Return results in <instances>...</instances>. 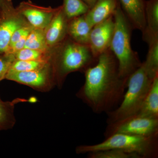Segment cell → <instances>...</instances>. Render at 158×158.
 Masks as SVG:
<instances>
[{
    "label": "cell",
    "instance_id": "d6986e66",
    "mask_svg": "<svg viewBox=\"0 0 158 158\" xmlns=\"http://www.w3.org/2000/svg\"><path fill=\"white\" fill-rule=\"evenodd\" d=\"M62 7L69 20L86 14L90 9L83 0H63Z\"/></svg>",
    "mask_w": 158,
    "mask_h": 158
},
{
    "label": "cell",
    "instance_id": "ac0fdd59",
    "mask_svg": "<svg viewBox=\"0 0 158 158\" xmlns=\"http://www.w3.org/2000/svg\"><path fill=\"white\" fill-rule=\"evenodd\" d=\"M24 48L49 52L52 50L50 49L47 44L44 30L33 27L27 37Z\"/></svg>",
    "mask_w": 158,
    "mask_h": 158
},
{
    "label": "cell",
    "instance_id": "6da1fadb",
    "mask_svg": "<svg viewBox=\"0 0 158 158\" xmlns=\"http://www.w3.org/2000/svg\"><path fill=\"white\" fill-rule=\"evenodd\" d=\"M84 73L85 83L77 92V97L97 114L115 109L123 98L128 79L120 76L117 59L110 49Z\"/></svg>",
    "mask_w": 158,
    "mask_h": 158
},
{
    "label": "cell",
    "instance_id": "2e32d148",
    "mask_svg": "<svg viewBox=\"0 0 158 158\" xmlns=\"http://www.w3.org/2000/svg\"><path fill=\"white\" fill-rule=\"evenodd\" d=\"M136 115L158 118V75L154 79L149 92Z\"/></svg>",
    "mask_w": 158,
    "mask_h": 158
},
{
    "label": "cell",
    "instance_id": "3957f363",
    "mask_svg": "<svg viewBox=\"0 0 158 158\" xmlns=\"http://www.w3.org/2000/svg\"><path fill=\"white\" fill-rule=\"evenodd\" d=\"M113 17L115 27L109 49L117 59L120 76L128 79L142 62L138 53L132 48L131 38L134 29L120 4Z\"/></svg>",
    "mask_w": 158,
    "mask_h": 158
},
{
    "label": "cell",
    "instance_id": "4fadbf2b",
    "mask_svg": "<svg viewBox=\"0 0 158 158\" xmlns=\"http://www.w3.org/2000/svg\"><path fill=\"white\" fill-rule=\"evenodd\" d=\"M119 5L118 0H97L93 7L85 14V17L93 27L95 25L113 16Z\"/></svg>",
    "mask_w": 158,
    "mask_h": 158
},
{
    "label": "cell",
    "instance_id": "7a4b0ae2",
    "mask_svg": "<svg viewBox=\"0 0 158 158\" xmlns=\"http://www.w3.org/2000/svg\"><path fill=\"white\" fill-rule=\"evenodd\" d=\"M97 60L89 45L78 43L67 36L55 48L52 59L56 86L61 89L69 74L77 71L84 73Z\"/></svg>",
    "mask_w": 158,
    "mask_h": 158
},
{
    "label": "cell",
    "instance_id": "30bf717a",
    "mask_svg": "<svg viewBox=\"0 0 158 158\" xmlns=\"http://www.w3.org/2000/svg\"><path fill=\"white\" fill-rule=\"evenodd\" d=\"M59 7L53 9L52 7H41L28 1L20 3L16 9L33 27L44 30Z\"/></svg>",
    "mask_w": 158,
    "mask_h": 158
},
{
    "label": "cell",
    "instance_id": "e0dca14e",
    "mask_svg": "<svg viewBox=\"0 0 158 158\" xmlns=\"http://www.w3.org/2000/svg\"><path fill=\"white\" fill-rule=\"evenodd\" d=\"M29 100L16 98L11 101H4L0 97V131L12 128L16 123L14 114L15 106Z\"/></svg>",
    "mask_w": 158,
    "mask_h": 158
},
{
    "label": "cell",
    "instance_id": "8fae6325",
    "mask_svg": "<svg viewBox=\"0 0 158 158\" xmlns=\"http://www.w3.org/2000/svg\"><path fill=\"white\" fill-rule=\"evenodd\" d=\"M69 19L59 6L50 23L44 30L47 44L50 49L59 45L67 37Z\"/></svg>",
    "mask_w": 158,
    "mask_h": 158
},
{
    "label": "cell",
    "instance_id": "9a60e30c",
    "mask_svg": "<svg viewBox=\"0 0 158 158\" xmlns=\"http://www.w3.org/2000/svg\"><path fill=\"white\" fill-rule=\"evenodd\" d=\"M85 14L69 20L67 36L78 43L89 45L92 27L86 19Z\"/></svg>",
    "mask_w": 158,
    "mask_h": 158
},
{
    "label": "cell",
    "instance_id": "603a6c76",
    "mask_svg": "<svg viewBox=\"0 0 158 158\" xmlns=\"http://www.w3.org/2000/svg\"><path fill=\"white\" fill-rule=\"evenodd\" d=\"M87 155L89 158H141L135 154L115 149L100 151Z\"/></svg>",
    "mask_w": 158,
    "mask_h": 158
},
{
    "label": "cell",
    "instance_id": "5bb4252c",
    "mask_svg": "<svg viewBox=\"0 0 158 158\" xmlns=\"http://www.w3.org/2000/svg\"><path fill=\"white\" fill-rule=\"evenodd\" d=\"M146 27L142 33L148 45L158 39V0L145 1Z\"/></svg>",
    "mask_w": 158,
    "mask_h": 158
},
{
    "label": "cell",
    "instance_id": "7c38bea8",
    "mask_svg": "<svg viewBox=\"0 0 158 158\" xmlns=\"http://www.w3.org/2000/svg\"><path fill=\"white\" fill-rule=\"evenodd\" d=\"M121 9L133 29L144 32L146 27L145 1L118 0Z\"/></svg>",
    "mask_w": 158,
    "mask_h": 158
},
{
    "label": "cell",
    "instance_id": "277c9868",
    "mask_svg": "<svg viewBox=\"0 0 158 158\" xmlns=\"http://www.w3.org/2000/svg\"><path fill=\"white\" fill-rule=\"evenodd\" d=\"M154 78L150 77L144 63L142 62L141 66L128 78L127 89L120 105L106 113L108 124L136 115L149 92Z\"/></svg>",
    "mask_w": 158,
    "mask_h": 158
},
{
    "label": "cell",
    "instance_id": "8992f818",
    "mask_svg": "<svg viewBox=\"0 0 158 158\" xmlns=\"http://www.w3.org/2000/svg\"><path fill=\"white\" fill-rule=\"evenodd\" d=\"M116 133L145 137H158V118L135 115L108 124L104 133L105 137Z\"/></svg>",
    "mask_w": 158,
    "mask_h": 158
},
{
    "label": "cell",
    "instance_id": "9c48e42d",
    "mask_svg": "<svg viewBox=\"0 0 158 158\" xmlns=\"http://www.w3.org/2000/svg\"><path fill=\"white\" fill-rule=\"evenodd\" d=\"M114 27L115 22L113 15L92 28L89 46L96 58L110 48Z\"/></svg>",
    "mask_w": 158,
    "mask_h": 158
},
{
    "label": "cell",
    "instance_id": "44dd1931",
    "mask_svg": "<svg viewBox=\"0 0 158 158\" xmlns=\"http://www.w3.org/2000/svg\"><path fill=\"white\" fill-rule=\"evenodd\" d=\"M148 46L146 60L143 63L149 75L154 78L158 75V39L151 43Z\"/></svg>",
    "mask_w": 158,
    "mask_h": 158
},
{
    "label": "cell",
    "instance_id": "7402d4cb",
    "mask_svg": "<svg viewBox=\"0 0 158 158\" xmlns=\"http://www.w3.org/2000/svg\"><path fill=\"white\" fill-rule=\"evenodd\" d=\"M51 61L45 60H15L12 62L9 71L15 72H26L42 68Z\"/></svg>",
    "mask_w": 158,
    "mask_h": 158
},
{
    "label": "cell",
    "instance_id": "484cf974",
    "mask_svg": "<svg viewBox=\"0 0 158 158\" xmlns=\"http://www.w3.org/2000/svg\"><path fill=\"white\" fill-rule=\"evenodd\" d=\"M83 1L88 5L90 9L93 7L97 0H83Z\"/></svg>",
    "mask_w": 158,
    "mask_h": 158
},
{
    "label": "cell",
    "instance_id": "4316f807",
    "mask_svg": "<svg viewBox=\"0 0 158 158\" xmlns=\"http://www.w3.org/2000/svg\"><path fill=\"white\" fill-rule=\"evenodd\" d=\"M6 1V0H0V9L2 7Z\"/></svg>",
    "mask_w": 158,
    "mask_h": 158
},
{
    "label": "cell",
    "instance_id": "d4e9b609",
    "mask_svg": "<svg viewBox=\"0 0 158 158\" xmlns=\"http://www.w3.org/2000/svg\"><path fill=\"white\" fill-rule=\"evenodd\" d=\"M33 28V27L32 26H31L30 24L27 23L17 29L15 31L11 36L9 48L14 45L15 43L17 42L23 37L26 35H28Z\"/></svg>",
    "mask_w": 158,
    "mask_h": 158
},
{
    "label": "cell",
    "instance_id": "52a82bcc",
    "mask_svg": "<svg viewBox=\"0 0 158 158\" xmlns=\"http://www.w3.org/2000/svg\"><path fill=\"white\" fill-rule=\"evenodd\" d=\"M6 80L25 85L40 92H46L56 86L52 61L42 68L26 72L9 71Z\"/></svg>",
    "mask_w": 158,
    "mask_h": 158
},
{
    "label": "cell",
    "instance_id": "5b68a950",
    "mask_svg": "<svg viewBox=\"0 0 158 158\" xmlns=\"http://www.w3.org/2000/svg\"><path fill=\"white\" fill-rule=\"evenodd\" d=\"M98 144L77 146L78 154L115 149L138 155L141 158H156L158 156V137H145L116 133L106 138Z\"/></svg>",
    "mask_w": 158,
    "mask_h": 158
},
{
    "label": "cell",
    "instance_id": "ba28073f",
    "mask_svg": "<svg viewBox=\"0 0 158 158\" xmlns=\"http://www.w3.org/2000/svg\"><path fill=\"white\" fill-rule=\"evenodd\" d=\"M27 23L23 16L15 9L11 0H6L0 9V54L8 50L15 31Z\"/></svg>",
    "mask_w": 158,
    "mask_h": 158
},
{
    "label": "cell",
    "instance_id": "ffe728a7",
    "mask_svg": "<svg viewBox=\"0 0 158 158\" xmlns=\"http://www.w3.org/2000/svg\"><path fill=\"white\" fill-rule=\"evenodd\" d=\"M54 49L51 52H43L31 49L23 48L14 54L15 60H45L51 61L52 59Z\"/></svg>",
    "mask_w": 158,
    "mask_h": 158
},
{
    "label": "cell",
    "instance_id": "cb8c5ba5",
    "mask_svg": "<svg viewBox=\"0 0 158 158\" xmlns=\"http://www.w3.org/2000/svg\"><path fill=\"white\" fill-rule=\"evenodd\" d=\"M15 60L14 54L8 53L0 54V82L6 79L10 66Z\"/></svg>",
    "mask_w": 158,
    "mask_h": 158
}]
</instances>
